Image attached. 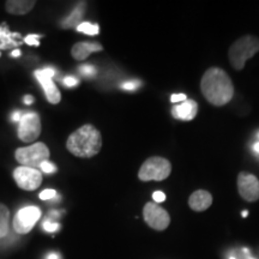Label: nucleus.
I'll return each mask as SVG.
<instances>
[{
    "instance_id": "nucleus-27",
    "label": "nucleus",
    "mask_w": 259,
    "mask_h": 259,
    "mask_svg": "<svg viewBox=\"0 0 259 259\" xmlns=\"http://www.w3.org/2000/svg\"><path fill=\"white\" fill-rule=\"evenodd\" d=\"M153 199L155 203H162L166 200V194H164L162 191H156V192L153 193Z\"/></svg>"
},
{
    "instance_id": "nucleus-4",
    "label": "nucleus",
    "mask_w": 259,
    "mask_h": 259,
    "mask_svg": "<svg viewBox=\"0 0 259 259\" xmlns=\"http://www.w3.org/2000/svg\"><path fill=\"white\" fill-rule=\"evenodd\" d=\"M50 149L42 142H37L29 147L18 148L15 153L16 160L21 166L38 169L44 162L50 158Z\"/></svg>"
},
{
    "instance_id": "nucleus-24",
    "label": "nucleus",
    "mask_w": 259,
    "mask_h": 259,
    "mask_svg": "<svg viewBox=\"0 0 259 259\" xmlns=\"http://www.w3.org/2000/svg\"><path fill=\"white\" fill-rule=\"evenodd\" d=\"M56 196H57V191H54V190H45L40 193V198L42 200L53 199Z\"/></svg>"
},
{
    "instance_id": "nucleus-31",
    "label": "nucleus",
    "mask_w": 259,
    "mask_h": 259,
    "mask_svg": "<svg viewBox=\"0 0 259 259\" xmlns=\"http://www.w3.org/2000/svg\"><path fill=\"white\" fill-rule=\"evenodd\" d=\"M46 259H60V255L56 253V252H53V253H50L47 255Z\"/></svg>"
},
{
    "instance_id": "nucleus-32",
    "label": "nucleus",
    "mask_w": 259,
    "mask_h": 259,
    "mask_svg": "<svg viewBox=\"0 0 259 259\" xmlns=\"http://www.w3.org/2000/svg\"><path fill=\"white\" fill-rule=\"evenodd\" d=\"M252 150H253L254 153L259 154V141L255 142V143H254L253 145H252Z\"/></svg>"
},
{
    "instance_id": "nucleus-18",
    "label": "nucleus",
    "mask_w": 259,
    "mask_h": 259,
    "mask_svg": "<svg viewBox=\"0 0 259 259\" xmlns=\"http://www.w3.org/2000/svg\"><path fill=\"white\" fill-rule=\"evenodd\" d=\"M84 9H85V6H84V4H80V5L77 6V8L72 11V14L70 15V17L66 18L63 22V24H64L63 27L64 28H70V27H72V25H74V24H78L79 21H80V18H82V16H83Z\"/></svg>"
},
{
    "instance_id": "nucleus-30",
    "label": "nucleus",
    "mask_w": 259,
    "mask_h": 259,
    "mask_svg": "<svg viewBox=\"0 0 259 259\" xmlns=\"http://www.w3.org/2000/svg\"><path fill=\"white\" fill-rule=\"evenodd\" d=\"M32 101H34V97H32V96L28 95V96L24 97V103H25V105H31Z\"/></svg>"
},
{
    "instance_id": "nucleus-5",
    "label": "nucleus",
    "mask_w": 259,
    "mask_h": 259,
    "mask_svg": "<svg viewBox=\"0 0 259 259\" xmlns=\"http://www.w3.org/2000/svg\"><path fill=\"white\" fill-rule=\"evenodd\" d=\"M171 164L167 158L160 156L149 157L142 164L138 171V178L142 181H162L170 176Z\"/></svg>"
},
{
    "instance_id": "nucleus-29",
    "label": "nucleus",
    "mask_w": 259,
    "mask_h": 259,
    "mask_svg": "<svg viewBox=\"0 0 259 259\" xmlns=\"http://www.w3.org/2000/svg\"><path fill=\"white\" fill-rule=\"evenodd\" d=\"M22 115H23V113H21L19 111H16L11 114V120L14 122H19L22 119Z\"/></svg>"
},
{
    "instance_id": "nucleus-33",
    "label": "nucleus",
    "mask_w": 259,
    "mask_h": 259,
    "mask_svg": "<svg viewBox=\"0 0 259 259\" xmlns=\"http://www.w3.org/2000/svg\"><path fill=\"white\" fill-rule=\"evenodd\" d=\"M11 56L14 57V58L19 57V56H21V51H19V50H15V51L11 53Z\"/></svg>"
},
{
    "instance_id": "nucleus-1",
    "label": "nucleus",
    "mask_w": 259,
    "mask_h": 259,
    "mask_svg": "<svg viewBox=\"0 0 259 259\" xmlns=\"http://www.w3.org/2000/svg\"><path fill=\"white\" fill-rule=\"evenodd\" d=\"M200 90L206 101L212 106L221 107L234 96V87L231 77L220 67H210L200 80Z\"/></svg>"
},
{
    "instance_id": "nucleus-6",
    "label": "nucleus",
    "mask_w": 259,
    "mask_h": 259,
    "mask_svg": "<svg viewBox=\"0 0 259 259\" xmlns=\"http://www.w3.org/2000/svg\"><path fill=\"white\" fill-rule=\"evenodd\" d=\"M18 138L25 143H31L41 135V120L35 112L23 113L18 122Z\"/></svg>"
},
{
    "instance_id": "nucleus-13",
    "label": "nucleus",
    "mask_w": 259,
    "mask_h": 259,
    "mask_svg": "<svg viewBox=\"0 0 259 259\" xmlns=\"http://www.w3.org/2000/svg\"><path fill=\"white\" fill-rule=\"evenodd\" d=\"M212 204L211 193L205 190H197L191 194L189 198V205L193 211H205Z\"/></svg>"
},
{
    "instance_id": "nucleus-28",
    "label": "nucleus",
    "mask_w": 259,
    "mask_h": 259,
    "mask_svg": "<svg viewBox=\"0 0 259 259\" xmlns=\"http://www.w3.org/2000/svg\"><path fill=\"white\" fill-rule=\"evenodd\" d=\"M77 84H78V79L77 78H74V77H72V76H69V77H65L64 78V85L65 87H74V85H77Z\"/></svg>"
},
{
    "instance_id": "nucleus-9",
    "label": "nucleus",
    "mask_w": 259,
    "mask_h": 259,
    "mask_svg": "<svg viewBox=\"0 0 259 259\" xmlns=\"http://www.w3.org/2000/svg\"><path fill=\"white\" fill-rule=\"evenodd\" d=\"M14 179L22 190L34 191L41 185L42 174L36 168L19 166L14 171Z\"/></svg>"
},
{
    "instance_id": "nucleus-22",
    "label": "nucleus",
    "mask_w": 259,
    "mask_h": 259,
    "mask_svg": "<svg viewBox=\"0 0 259 259\" xmlns=\"http://www.w3.org/2000/svg\"><path fill=\"white\" fill-rule=\"evenodd\" d=\"M79 71L80 73L84 74V76H88V77L96 74V69L93 66V65H89V64L82 65V66L79 67Z\"/></svg>"
},
{
    "instance_id": "nucleus-10",
    "label": "nucleus",
    "mask_w": 259,
    "mask_h": 259,
    "mask_svg": "<svg viewBox=\"0 0 259 259\" xmlns=\"http://www.w3.org/2000/svg\"><path fill=\"white\" fill-rule=\"evenodd\" d=\"M56 74V70L52 67H46L44 70L35 71V77H36L41 87L44 88V92L46 94L47 100L52 105H57L60 102L61 94L58 89V87L53 82V76Z\"/></svg>"
},
{
    "instance_id": "nucleus-26",
    "label": "nucleus",
    "mask_w": 259,
    "mask_h": 259,
    "mask_svg": "<svg viewBox=\"0 0 259 259\" xmlns=\"http://www.w3.org/2000/svg\"><path fill=\"white\" fill-rule=\"evenodd\" d=\"M187 100V96L185 95V94H174V95L170 96V101L171 103H183L185 102Z\"/></svg>"
},
{
    "instance_id": "nucleus-7",
    "label": "nucleus",
    "mask_w": 259,
    "mask_h": 259,
    "mask_svg": "<svg viewBox=\"0 0 259 259\" xmlns=\"http://www.w3.org/2000/svg\"><path fill=\"white\" fill-rule=\"evenodd\" d=\"M144 221L155 231H164L170 223V216L162 206L156 203L149 202L143 208Z\"/></svg>"
},
{
    "instance_id": "nucleus-19",
    "label": "nucleus",
    "mask_w": 259,
    "mask_h": 259,
    "mask_svg": "<svg viewBox=\"0 0 259 259\" xmlns=\"http://www.w3.org/2000/svg\"><path fill=\"white\" fill-rule=\"evenodd\" d=\"M99 25L89 23V22H83V23H79L77 25V31L84 32L87 35H97L99 34Z\"/></svg>"
},
{
    "instance_id": "nucleus-15",
    "label": "nucleus",
    "mask_w": 259,
    "mask_h": 259,
    "mask_svg": "<svg viewBox=\"0 0 259 259\" xmlns=\"http://www.w3.org/2000/svg\"><path fill=\"white\" fill-rule=\"evenodd\" d=\"M36 2L34 0H10L5 3V10L11 15H27L34 9Z\"/></svg>"
},
{
    "instance_id": "nucleus-21",
    "label": "nucleus",
    "mask_w": 259,
    "mask_h": 259,
    "mask_svg": "<svg viewBox=\"0 0 259 259\" xmlns=\"http://www.w3.org/2000/svg\"><path fill=\"white\" fill-rule=\"evenodd\" d=\"M59 223H57V222H53L52 221V220H46V221L44 222V229L45 231H47V232H50V233H54V232H57L58 229H59Z\"/></svg>"
},
{
    "instance_id": "nucleus-35",
    "label": "nucleus",
    "mask_w": 259,
    "mask_h": 259,
    "mask_svg": "<svg viewBox=\"0 0 259 259\" xmlns=\"http://www.w3.org/2000/svg\"><path fill=\"white\" fill-rule=\"evenodd\" d=\"M229 259H236L235 257H229Z\"/></svg>"
},
{
    "instance_id": "nucleus-34",
    "label": "nucleus",
    "mask_w": 259,
    "mask_h": 259,
    "mask_svg": "<svg viewBox=\"0 0 259 259\" xmlns=\"http://www.w3.org/2000/svg\"><path fill=\"white\" fill-rule=\"evenodd\" d=\"M248 215V211H242V218H246Z\"/></svg>"
},
{
    "instance_id": "nucleus-14",
    "label": "nucleus",
    "mask_w": 259,
    "mask_h": 259,
    "mask_svg": "<svg viewBox=\"0 0 259 259\" xmlns=\"http://www.w3.org/2000/svg\"><path fill=\"white\" fill-rule=\"evenodd\" d=\"M102 50V45L99 44V42H79V44H76L72 47L71 54H72L73 59L83 61L92 53H95V52H100Z\"/></svg>"
},
{
    "instance_id": "nucleus-2",
    "label": "nucleus",
    "mask_w": 259,
    "mask_h": 259,
    "mask_svg": "<svg viewBox=\"0 0 259 259\" xmlns=\"http://www.w3.org/2000/svg\"><path fill=\"white\" fill-rule=\"evenodd\" d=\"M66 148L77 157L90 158L100 153L102 148V136L95 126L87 124L70 135Z\"/></svg>"
},
{
    "instance_id": "nucleus-23",
    "label": "nucleus",
    "mask_w": 259,
    "mask_h": 259,
    "mask_svg": "<svg viewBox=\"0 0 259 259\" xmlns=\"http://www.w3.org/2000/svg\"><path fill=\"white\" fill-rule=\"evenodd\" d=\"M40 169L46 174H52V173H54V171H57V167H56V164H53L52 162L46 161L41 164Z\"/></svg>"
},
{
    "instance_id": "nucleus-3",
    "label": "nucleus",
    "mask_w": 259,
    "mask_h": 259,
    "mask_svg": "<svg viewBox=\"0 0 259 259\" xmlns=\"http://www.w3.org/2000/svg\"><path fill=\"white\" fill-rule=\"evenodd\" d=\"M259 52V38L253 35H245L236 40L229 48L228 57L232 66L240 71L245 67L246 61Z\"/></svg>"
},
{
    "instance_id": "nucleus-16",
    "label": "nucleus",
    "mask_w": 259,
    "mask_h": 259,
    "mask_svg": "<svg viewBox=\"0 0 259 259\" xmlns=\"http://www.w3.org/2000/svg\"><path fill=\"white\" fill-rule=\"evenodd\" d=\"M19 38L18 32H11L5 25L0 27V50H9L21 45V42L16 40Z\"/></svg>"
},
{
    "instance_id": "nucleus-25",
    "label": "nucleus",
    "mask_w": 259,
    "mask_h": 259,
    "mask_svg": "<svg viewBox=\"0 0 259 259\" xmlns=\"http://www.w3.org/2000/svg\"><path fill=\"white\" fill-rule=\"evenodd\" d=\"M40 37V35H29V36L24 38V42L28 45H31V46H38V45H40L38 38Z\"/></svg>"
},
{
    "instance_id": "nucleus-8",
    "label": "nucleus",
    "mask_w": 259,
    "mask_h": 259,
    "mask_svg": "<svg viewBox=\"0 0 259 259\" xmlns=\"http://www.w3.org/2000/svg\"><path fill=\"white\" fill-rule=\"evenodd\" d=\"M41 218L37 206H24L19 209L14 219V229L18 234H28Z\"/></svg>"
},
{
    "instance_id": "nucleus-11",
    "label": "nucleus",
    "mask_w": 259,
    "mask_h": 259,
    "mask_svg": "<svg viewBox=\"0 0 259 259\" xmlns=\"http://www.w3.org/2000/svg\"><path fill=\"white\" fill-rule=\"evenodd\" d=\"M238 191L246 202H257L259 199V180L253 174L241 171L238 176Z\"/></svg>"
},
{
    "instance_id": "nucleus-20",
    "label": "nucleus",
    "mask_w": 259,
    "mask_h": 259,
    "mask_svg": "<svg viewBox=\"0 0 259 259\" xmlns=\"http://www.w3.org/2000/svg\"><path fill=\"white\" fill-rule=\"evenodd\" d=\"M120 87L122 89L127 90V92H135V90H137L141 87V82H138V80H128V82L122 83Z\"/></svg>"
},
{
    "instance_id": "nucleus-17",
    "label": "nucleus",
    "mask_w": 259,
    "mask_h": 259,
    "mask_svg": "<svg viewBox=\"0 0 259 259\" xmlns=\"http://www.w3.org/2000/svg\"><path fill=\"white\" fill-rule=\"evenodd\" d=\"M10 233V210L5 204L0 203V238H5Z\"/></svg>"
},
{
    "instance_id": "nucleus-12",
    "label": "nucleus",
    "mask_w": 259,
    "mask_h": 259,
    "mask_svg": "<svg viewBox=\"0 0 259 259\" xmlns=\"http://www.w3.org/2000/svg\"><path fill=\"white\" fill-rule=\"evenodd\" d=\"M198 113V103L194 100H186L185 102L174 106L171 109V115L178 120L191 121L196 118Z\"/></svg>"
},
{
    "instance_id": "nucleus-36",
    "label": "nucleus",
    "mask_w": 259,
    "mask_h": 259,
    "mask_svg": "<svg viewBox=\"0 0 259 259\" xmlns=\"http://www.w3.org/2000/svg\"><path fill=\"white\" fill-rule=\"evenodd\" d=\"M250 259H253V258H250Z\"/></svg>"
}]
</instances>
